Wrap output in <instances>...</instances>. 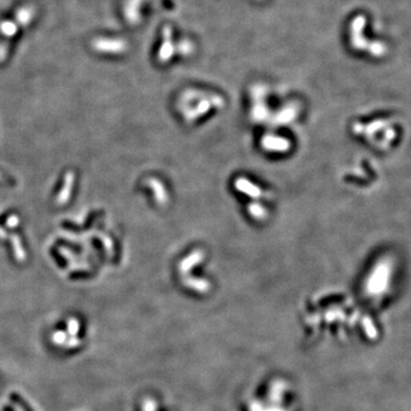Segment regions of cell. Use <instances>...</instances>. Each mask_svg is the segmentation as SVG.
Returning a JSON list of instances; mask_svg holds the SVG:
<instances>
[{
  "mask_svg": "<svg viewBox=\"0 0 411 411\" xmlns=\"http://www.w3.org/2000/svg\"><path fill=\"white\" fill-rule=\"evenodd\" d=\"M9 399L11 402H14L15 405H17L18 407H20L22 411H34L32 409V407L30 406L29 403L17 393V392H11V393L9 394Z\"/></svg>",
  "mask_w": 411,
  "mask_h": 411,
  "instance_id": "1",
  "label": "cell"
},
{
  "mask_svg": "<svg viewBox=\"0 0 411 411\" xmlns=\"http://www.w3.org/2000/svg\"><path fill=\"white\" fill-rule=\"evenodd\" d=\"M3 411H15V410L9 406H5L3 407Z\"/></svg>",
  "mask_w": 411,
  "mask_h": 411,
  "instance_id": "2",
  "label": "cell"
}]
</instances>
